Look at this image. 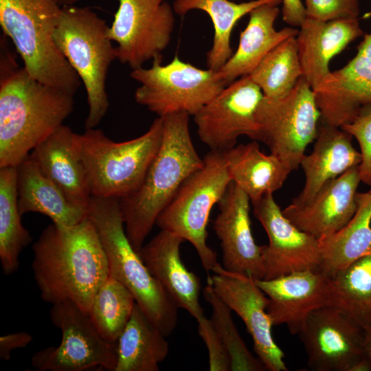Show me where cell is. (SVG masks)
Wrapping results in <instances>:
<instances>
[{
    "label": "cell",
    "mask_w": 371,
    "mask_h": 371,
    "mask_svg": "<svg viewBox=\"0 0 371 371\" xmlns=\"http://www.w3.org/2000/svg\"><path fill=\"white\" fill-rule=\"evenodd\" d=\"M34 278L41 297L71 302L89 314L95 295L109 276L106 256L88 218L73 226L52 223L32 247Z\"/></svg>",
    "instance_id": "6da1fadb"
},
{
    "label": "cell",
    "mask_w": 371,
    "mask_h": 371,
    "mask_svg": "<svg viewBox=\"0 0 371 371\" xmlns=\"http://www.w3.org/2000/svg\"><path fill=\"white\" fill-rule=\"evenodd\" d=\"M189 116L177 113L161 117V143L141 185L119 199L127 237L137 251L183 182L203 166L191 139Z\"/></svg>",
    "instance_id": "7a4b0ae2"
},
{
    "label": "cell",
    "mask_w": 371,
    "mask_h": 371,
    "mask_svg": "<svg viewBox=\"0 0 371 371\" xmlns=\"http://www.w3.org/2000/svg\"><path fill=\"white\" fill-rule=\"evenodd\" d=\"M74 95L32 78L24 68L2 74L0 168L17 166L71 114Z\"/></svg>",
    "instance_id": "3957f363"
},
{
    "label": "cell",
    "mask_w": 371,
    "mask_h": 371,
    "mask_svg": "<svg viewBox=\"0 0 371 371\" xmlns=\"http://www.w3.org/2000/svg\"><path fill=\"white\" fill-rule=\"evenodd\" d=\"M88 218L106 256L109 276L132 293L136 303L166 337L170 335L177 324L179 308L129 241L119 199L91 196Z\"/></svg>",
    "instance_id": "277c9868"
},
{
    "label": "cell",
    "mask_w": 371,
    "mask_h": 371,
    "mask_svg": "<svg viewBox=\"0 0 371 371\" xmlns=\"http://www.w3.org/2000/svg\"><path fill=\"white\" fill-rule=\"evenodd\" d=\"M61 10L57 0H0V25L32 78L74 95L82 81L53 38Z\"/></svg>",
    "instance_id": "5b68a950"
},
{
    "label": "cell",
    "mask_w": 371,
    "mask_h": 371,
    "mask_svg": "<svg viewBox=\"0 0 371 371\" xmlns=\"http://www.w3.org/2000/svg\"><path fill=\"white\" fill-rule=\"evenodd\" d=\"M163 137V118H156L143 135L125 142L109 139L102 130L76 134L91 195L121 199L141 185Z\"/></svg>",
    "instance_id": "8992f818"
},
{
    "label": "cell",
    "mask_w": 371,
    "mask_h": 371,
    "mask_svg": "<svg viewBox=\"0 0 371 371\" xmlns=\"http://www.w3.org/2000/svg\"><path fill=\"white\" fill-rule=\"evenodd\" d=\"M108 28L90 8L69 5L62 8L53 35L57 47L84 84L89 105L85 129L98 125L109 106L106 80L117 54Z\"/></svg>",
    "instance_id": "52a82bcc"
},
{
    "label": "cell",
    "mask_w": 371,
    "mask_h": 371,
    "mask_svg": "<svg viewBox=\"0 0 371 371\" xmlns=\"http://www.w3.org/2000/svg\"><path fill=\"white\" fill-rule=\"evenodd\" d=\"M203 159V166L183 182L155 225L190 243L209 273L218 262L216 252L207 243L209 216L232 180L225 152L210 150Z\"/></svg>",
    "instance_id": "ba28073f"
},
{
    "label": "cell",
    "mask_w": 371,
    "mask_h": 371,
    "mask_svg": "<svg viewBox=\"0 0 371 371\" xmlns=\"http://www.w3.org/2000/svg\"><path fill=\"white\" fill-rule=\"evenodd\" d=\"M161 62L156 58L150 67L130 74L141 85L135 92L136 102L159 117L177 113L194 116L227 86L218 71L198 68L177 56L166 65Z\"/></svg>",
    "instance_id": "9c48e42d"
},
{
    "label": "cell",
    "mask_w": 371,
    "mask_h": 371,
    "mask_svg": "<svg viewBox=\"0 0 371 371\" xmlns=\"http://www.w3.org/2000/svg\"><path fill=\"white\" fill-rule=\"evenodd\" d=\"M320 118L315 93L302 76L286 95L263 96L256 111L258 141L294 170L300 166L307 146L315 141Z\"/></svg>",
    "instance_id": "30bf717a"
},
{
    "label": "cell",
    "mask_w": 371,
    "mask_h": 371,
    "mask_svg": "<svg viewBox=\"0 0 371 371\" xmlns=\"http://www.w3.org/2000/svg\"><path fill=\"white\" fill-rule=\"evenodd\" d=\"M49 316L61 332V340L58 346L46 347L32 356L31 364L36 370H115L117 342L104 339L89 314L71 302H63L52 305Z\"/></svg>",
    "instance_id": "8fae6325"
},
{
    "label": "cell",
    "mask_w": 371,
    "mask_h": 371,
    "mask_svg": "<svg viewBox=\"0 0 371 371\" xmlns=\"http://www.w3.org/2000/svg\"><path fill=\"white\" fill-rule=\"evenodd\" d=\"M175 11L166 0H119L107 34L114 41L117 59L132 70L156 58L170 42Z\"/></svg>",
    "instance_id": "7c38bea8"
},
{
    "label": "cell",
    "mask_w": 371,
    "mask_h": 371,
    "mask_svg": "<svg viewBox=\"0 0 371 371\" xmlns=\"http://www.w3.org/2000/svg\"><path fill=\"white\" fill-rule=\"evenodd\" d=\"M263 96L249 76L226 86L194 115L201 141L221 152L235 146L241 135L258 141L256 111Z\"/></svg>",
    "instance_id": "4fadbf2b"
},
{
    "label": "cell",
    "mask_w": 371,
    "mask_h": 371,
    "mask_svg": "<svg viewBox=\"0 0 371 371\" xmlns=\"http://www.w3.org/2000/svg\"><path fill=\"white\" fill-rule=\"evenodd\" d=\"M298 335L311 370L351 371L366 356L363 327L333 306L311 312Z\"/></svg>",
    "instance_id": "5bb4252c"
},
{
    "label": "cell",
    "mask_w": 371,
    "mask_h": 371,
    "mask_svg": "<svg viewBox=\"0 0 371 371\" xmlns=\"http://www.w3.org/2000/svg\"><path fill=\"white\" fill-rule=\"evenodd\" d=\"M207 282L217 295L243 321L254 342V349L266 370L287 371L284 355L273 338V326L267 312L269 298L254 278L225 269L217 262Z\"/></svg>",
    "instance_id": "9a60e30c"
},
{
    "label": "cell",
    "mask_w": 371,
    "mask_h": 371,
    "mask_svg": "<svg viewBox=\"0 0 371 371\" xmlns=\"http://www.w3.org/2000/svg\"><path fill=\"white\" fill-rule=\"evenodd\" d=\"M253 206L254 216L269 239L268 245H262L263 279L319 269L321 256L318 239L300 230L286 218L273 194L265 195Z\"/></svg>",
    "instance_id": "2e32d148"
},
{
    "label": "cell",
    "mask_w": 371,
    "mask_h": 371,
    "mask_svg": "<svg viewBox=\"0 0 371 371\" xmlns=\"http://www.w3.org/2000/svg\"><path fill=\"white\" fill-rule=\"evenodd\" d=\"M248 196L232 181L218 202L214 232L222 249V267L231 272L263 279L262 245L254 238Z\"/></svg>",
    "instance_id": "e0dca14e"
},
{
    "label": "cell",
    "mask_w": 371,
    "mask_h": 371,
    "mask_svg": "<svg viewBox=\"0 0 371 371\" xmlns=\"http://www.w3.org/2000/svg\"><path fill=\"white\" fill-rule=\"evenodd\" d=\"M361 181L359 166L326 183L304 205L290 203L282 213L300 230L317 239L328 237L344 227L357 209V188Z\"/></svg>",
    "instance_id": "ac0fdd59"
},
{
    "label": "cell",
    "mask_w": 371,
    "mask_h": 371,
    "mask_svg": "<svg viewBox=\"0 0 371 371\" xmlns=\"http://www.w3.org/2000/svg\"><path fill=\"white\" fill-rule=\"evenodd\" d=\"M254 280L269 298L267 312L273 325L284 324L292 335L300 333L311 312L327 306L328 277L318 270Z\"/></svg>",
    "instance_id": "d6986e66"
},
{
    "label": "cell",
    "mask_w": 371,
    "mask_h": 371,
    "mask_svg": "<svg viewBox=\"0 0 371 371\" xmlns=\"http://www.w3.org/2000/svg\"><path fill=\"white\" fill-rule=\"evenodd\" d=\"M183 241L180 236L161 229L138 253L178 307L187 311L198 322L205 318L199 303L201 282L182 262L180 247Z\"/></svg>",
    "instance_id": "ffe728a7"
},
{
    "label": "cell",
    "mask_w": 371,
    "mask_h": 371,
    "mask_svg": "<svg viewBox=\"0 0 371 371\" xmlns=\"http://www.w3.org/2000/svg\"><path fill=\"white\" fill-rule=\"evenodd\" d=\"M313 90L324 124L339 128L350 124L361 106L371 104V60L357 54Z\"/></svg>",
    "instance_id": "44dd1931"
},
{
    "label": "cell",
    "mask_w": 371,
    "mask_h": 371,
    "mask_svg": "<svg viewBox=\"0 0 371 371\" xmlns=\"http://www.w3.org/2000/svg\"><path fill=\"white\" fill-rule=\"evenodd\" d=\"M296 36L302 77L314 89L330 74V60L364 35L358 18L322 21L307 18Z\"/></svg>",
    "instance_id": "7402d4cb"
},
{
    "label": "cell",
    "mask_w": 371,
    "mask_h": 371,
    "mask_svg": "<svg viewBox=\"0 0 371 371\" xmlns=\"http://www.w3.org/2000/svg\"><path fill=\"white\" fill-rule=\"evenodd\" d=\"M76 134L63 124L41 142L30 156L70 202L88 209L91 195Z\"/></svg>",
    "instance_id": "603a6c76"
},
{
    "label": "cell",
    "mask_w": 371,
    "mask_h": 371,
    "mask_svg": "<svg viewBox=\"0 0 371 371\" xmlns=\"http://www.w3.org/2000/svg\"><path fill=\"white\" fill-rule=\"evenodd\" d=\"M352 137L341 128L324 123L319 127L312 152L305 154L300 163L304 188L291 203H308L326 183L359 166L361 155L352 145Z\"/></svg>",
    "instance_id": "cb8c5ba5"
},
{
    "label": "cell",
    "mask_w": 371,
    "mask_h": 371,
    "mask_svg": "<svg viewBox=\"0 0 371 371\" xmlns=\"http://www.w3.org/2000/svg\"><path fill=\"white\" fill-rule=\"evenodd\" d=\"M280 2H268L256 7L249 13L248 23L240 34L236 51L218 71L226 85L250 75L263 58L279 43L290 36H297L294 27L275 28Z\"/></svg>",
    "instance_id": "d4e9b609"
},
{
    "label": "cell",
    "mask_w": 371,
    "mask_h": 371,
    "mask_svg": "<svg viewBox=\"0 0 371 371\" xmlns=\"http://www.w3.org/2000/svg\"><path fill=\"white\" fill-rule=\"evenodd\" d=\"M16 171L21 216L28 212L42 214L61 226L76 225L88 216V209L70 202L30 155L16 166Z\"/></svg>",
    "instance_id": "484cf974"
},
{
    "label": "cell",
    "mask_w": 371,
    "mask_h": 371,
    "mask_svg": "<svg viewBox=\"0 0 371 371\" xmlns=\"http://www.w3.org/2000/svg\"><path fill=\"white\" fill-rule=\"evenodd\" d=\"M225 156L232 181L252 204L279 190L291 172L273 155L263 153L255 140L232 147L225 151Z\"/></svg>",
    "instance_id": "4316f807"
},
{
    "label": "cell",
    "mask_w": 371,
    "mask_h": 371,
    "mask_svg": "<svg viewBox=\"0 0 371 371\" xmlns=\"http://www.w3.org/2000/svg\"><path fill=\"white\" fill-rule=\"evenodd\" d=\"M166 337L136 303L117 340L114 371H158L169 352Z\"/></svg>",
    "instance_id": "83f0119b"
},
{
    "label": "cell",
    "mask_w": 371,
    "mask_h": 371,
    "mask_svg": "<svg viewBox=\"0 0 371 371\" xmlns=\"http://www.w3.org/2000/svg\"><path fill=\"white\" fill-rule=\"evenodd\" d=\"M282 0H251L236 3L229 0H175V13L185 15L192 10L205 12L214 26V38L206 55L207 68L220 69L234 54L230 44L232 32L236 23L245 15L261 4Z\"/></svg>",
    "instance_id": "f1b7e54d"
},
{
    "label": "cell",
    "mask_w": 371,
    "mask_h": 371,
    "mask_svg": "<svg viewBox=\"0 0 371 371\" xmlns=\"http://www.w3.org/2000/svg\"><path fill=\"white\" fill-rule=\"evenodd\" d=\"M357 203L355 216L344 227L318 240L321 256L318 271L328 278L371 253V200Z\"/></svg>",
    "instance_id": "f546056e"
},
{
    "label": "cell",
    "mask_w": 371,
    "mask_h": 371,
    "mask_svg": "<svg viewBox=\"0 0 371 371\" xmlns=\"http://www.w3.org/2000/svg\"><path fill=\"white\" fill-rule=\"evenodd\" d=\"M327 306L363 327L371 324V253L328 278Z\"/></svg>",
    "instance_id": "4dcf8cb0"
},
{
    "label": "cell",
    "mask_w": 371,
    "mask_h": 371,
    "mask_svg": "<svg viewBox=\"0 0 371 371\" xmlns=\"http://www.w3.org/2000/svg\"><path fill=\"white\" fill-rule=\"evenodd\" d=\"M21 217L16 166L0 168V262L5 275L18 269L20 254L32 240Z\"/></svg>",
    "instance_id": "1f68e13d"
},
{
    "label": "cell",
    "mask_w": 371,
    "mask_h": 371,
    "mask_svg": "<svg viewBox=\"0 0 371 371\" xmlns=\"http://www.w3.org/2000/svg\"><path fill=\"white\" fill-rule=\"evenodd\" d=\"M249 76L265 97L277 98L288 94L302 76L296 36L275 47Z\"/></svg>",
    "instance_id": "d6a6232c"
},
{
    "label": "cell",
    "mask_w": 371,
    "mask_h": 371,
    "mask_svg": "<svg viewBox=\"0 0 371 371\" xmlns=\"http://www.w3.org/2000/svg\"><path fill=\"white\" fill-rule=\"evenodd\" d=\"M135 304L132 293L109 276L95 295L89 315L100 335L106 341L115 343Z\"/></svg>",
    "instance_id": "836d02e7"
},
{
    "label": "cell",
    "mask_w": 371,
    "mask_h": 371,
    "mask_svg": "<svg viewBox=\"0 0 371 371\" xmlns=\"http://www.w3.org/2000/svg\"><path fill=\"white\" fill-rule=\"evenodd\" d=\"M205 300L210 304V318L231 363V371H261L266 370L258 358L247 348L233 321L232 310L207 282L203 289Z\"/></svg>",
    "instance_id": "e575fe53"
},
{
    "label": "cell",
    "mask_w": 371,
    "mask_h": 371,
    "mask_svg": "<svg viewBox=\"0 0 371 371\" xmlns=\"http://www.w3.org/2000/svg\"><path fill=\"white\" fill-rule=\"evenodd\" d=\"M341 128L357 140L361 155V179L371 186V104L361 106L353 121Z\"/></svg>",
    "instance_id": "d590c367"
},
{
    "label": "cell",
    "mask_w": 371,
    "mask_h": 371,
    "mask_svg": "<svg viewBox=\"0 0 371 371\" xmlns=\"http://www.w3.org/2000/svg\"><path fill=\"white\" fill-rule=\"evenodd\" d=\"M306 17L328 21L357 19L360 12L359 0H304Z\"/></svg>",
    "instance_id": "8d00e7d4"
},
{
    "label": "cell",
    "mask_w": 371,
    "mask_h": 371,
    "mask_svg": "<svg viewBox=\"0 0 371 371\" xmlns=\"http://www.w3.org/2000/svg\"><path fill=\"white\" fill-rule=\"evenodd\" d=\"M32 340V336L26 332H18L1 336L0 359L8 361L11 352L18 348L26 347Z\"/></svg>",
    "instance_id": "74e56055"
},
{
    "label": "cell",
    "mask_w": 371,
    "mask_h": 371,
    "mask_svg": "<svg viewBox=\"0 0 371 371\" xmlns=\"http://www.w3.org/2000/svg\"><path fill=\"white\" fill-rule=\"evenodd\" d=\"M283 21L293 27H300L306 19V12L301 0H282Z\"/></svg>",
    "instance_id": "f35d334b"
},
{
    "label": "cell",
    "mask_w": 371,
    "mask_h": 371,
    "mask_svg": "<svg viewBox=\"0 0 371 371\" xmlns=\"http://www.w3.org/2000/svg\"><path fill=\"white\" fill-rule=\"evenodd\" d=\"M357 54L371 60V33L363 35V40L357 46Z\"/></svg>",
    "instance_id": "ab89813d"
},
{
    "label": "cell",
    "mask_w": 371,
    "mask_h": 371,
    "mask_svg": "<svg viewBox=\"0 0 371 371\" xmlns=\"http://www.w3.org/2000/svg\"><path fill=\"white\" fill-rule=\"evenodd\" d=\"M364 328V350L366 355L371 361V324Z\"/></svg>",
    "instance_id": "60d3db41"
},
{
    "label": "cell",
    "mask_w": 371,
    "mask_h": 371,
    "mask_svg": "<svg viewBox=\"0 0 371 371\" xmlns=\"http://www.w3.org/2000/svg\"><path fill=\"white\" fill-rule=\"evenodd\" d=\"M371 361L366 355L360 359L352 368L351 371H370Z\"/></svg>",
    "instance_id": "b9f144b4"
},
{
    "label": "cell",
    "mask_w": 371,
    "mask_h": 371,
    "mask_svg": "<svg viewBox=\"0 0 371 371\" xmlns=\"http://www.w3.org/2000/svg\"><path fill=\"white\" fill-rule=\"evenodd\" d=\"M370 200H371V188L366 192H363V193L358 192L357 201L365 202V201H369Z\"/></svg>",
    "instance_id": "7bdbcfd3"
},
{
    "label": "cell",
    "mask_w": 371,
    "mask_h": 371,
    "mask_svg": "<svg viewBox=\"0 0 371 371\" xmlns=\"http://www.w3.org/2000/svg\"><path fill=\"white\" fill-rule=\"evenodd\" d=\"M78 1V0H57L58 3L60 5H63V6L73 5V4H74Z\"/></svg>",
    "instance_id": "ee69618b"
}]
</instances>
